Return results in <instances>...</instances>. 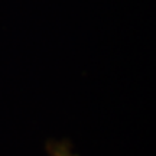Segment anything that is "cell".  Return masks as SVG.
I'll list each match as a JSON object with an SVG mask.
<instances>
[{
	"instance_id": "1",
	"label": "cell",
	"mask_w": 156,
	"mask_h": 156,
	"mask_svg": "<svg viewBox=\"0 0 156 156\" xmlns=\"http://www.w3.org/2000/svg\"><path fill=\"white\" fill-rule=\"evenodd\" d=\"M49 153L51 156H75L67 143H52V145H49Z\"/></svg>"
}]
</instances>
